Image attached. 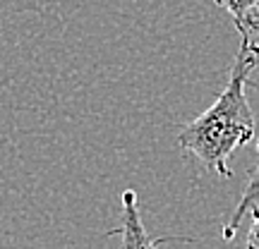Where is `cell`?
I'll use <instances>...</instances> for the list:
<instances>
[{"mask_svg": "<svg viewBox=\"0 0 259 249\" xmlns=\"http://www.w3.org/2000/svg\"><path fill=\"white\" fill-rule=\"evenodd\" d=\"M257 146H259V139H257ZM259 206V163L252 168L250 173V180H247V185L242 189V196L238 206H235V211L231 213V218L226 221L223 225V240H233L238 230H240V223L245 218V213H250L252 209H257Z\"/></svg>", "mask_w": 259, "mask_h": 249, "instance_id": "cell-3", "label": "cell"}, {"mask_svg": "<svg viewBox=\"0 0 259 249\" xmlns=\"http://www.w3.org/2000/svg\"><path fill=\"white\" fill-rule=\"evenodd\" d=\"M108 235H118L120 237V249H158L168 237L161 240H151L149 230L144 228V221L139 216L137 206V194L135 189H125L122 192V221L118 228L108 230Z\"/></svg>", "mask_w": 259, "mask_h": 249, "instance_id": "cell-2", "label": "cell"}, {"mask_svg": "<svg viewBox=\"0 0 259 249\" xmlns=\"http://www.w3.org/2000/svg\"><path fill=\"white\" fill-rule=\"evenodd\" d=\"M238 34H240V36H250V38L259 36V8H254L250 15H247V19H245V24H242V29Z\"/></svg>", "mask_w": 259, "mask_h": 249, "instance_id": "cell-5", "label": "cell"}, {"mask_svg": "<svg viewBox=\"0 0 259 249\" xmlns=\"http://www.w3.org/2000/svg\"><path fill=\"white\" fill-rule=\"evenodd\" d=\"M257 65L259 43L250 36H240V48L233 60L226 89L202 115L190 120L178 134V146L221 177L233 175L228 163L233 154L257 139L254 113L245 93L250 74Z\"/></svg>", "mask_w": 259, "mask_h": 249, "instance_id": "cell-1", "label": "cell"}, {"mask_svg": "<svg viewBox=\"0 0 259 249\" xmlns=\"http://www.w3.org/2000/svg\"><path fill=\"white\" fill-rule=\"evenodd\" d=\"M213 3L231 15L238 31L242 29V24H245L247 15H250L254 8H259V0H213Z\"/></svg>", "mask_w": 259, "mask_h": 249, "instance_id": "cell-4", "label": "cell"}, {"mask_svg": "<svg viewBox=\"0 0 259 249\" xmlns=\"http://www.w3.org/2000/svg\"><path fill=\"white\" fill-rule=\"evenodd\" d=\"M252 228L247 232V247L245 249H259V206L252 209Z\"/></svg>", "mask_w": 259, "mask_h": 249, "instance_id": "cell-6", "label": "cell"}]
</instances>
